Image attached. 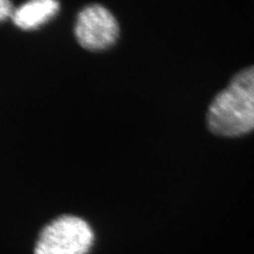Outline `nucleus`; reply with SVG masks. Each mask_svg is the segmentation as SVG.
Segmentation results:
<instances>
[{"label":"nucleus","mask_w":254,"mask_h":254,"mask_svg":"<svg viewBox=\"0 0 254 254\" xmlns=\"http://www.w3.org/2000/svg\"><path fill=\"white\" fill-rule=\"evenodd\" d=\"M207 126L215 135L236 136L254 129V66L239 72L211 103Z\"/></svg>","instance_id":"f257e3e1"},{"label":"nucleus","mask_w":254,"mask_h":254,"mask_svg":"<svg viewBox=\"0 0 254 254\" xmlns=\"http://www.w3.org/2000/svg\"><path fill=\"white\" fill-rule=\"evenodd\" d=\"M94 241L90 224L73 215H63L40 232L34 254H88Z\"/></svg>","instance_id":"f03ea898"},{"label":"nucleus","mask_w":254,"mask_h":254,"mask_svg":"<svg viewBox=\"0 0 254 254\" xmlns=\"http://www.w3.org/2000/svg\"><path fill=\"white\" fill-rule=\"evenodd\" d=\"M74 34L83 48L100 51L117 41L118 23L109 9L97 4L90 5L78 13Z\"/></svg>","instance_id":"7ed1b4c3"},{"label":"nucleus","mask_w":254,"mask_h":254,"mask_svg":"<svg viewBox=\"0 0 254 254\" xmlns=\"http://www.w3.org/2000/svg\"><path fill=\"white\" fill-rule=\"evenodd\" d=\"M59 9L57 0H28L13 11L11 19L21 29H35L53 18Z\"/></svg>","instance_id":"20e7f679"},{"label":"nucleus","mask_w":254,"mask_h":254,"mask_svg":"<svg viewBox=\"0 0 254 254\" xmlns=\"http://www.w3.org/2000/svg\"><path fill=\"white\" fill-rule=\"evenodd\" d=\"M12 8L9 0H0V17L4 21L9 16H12Z\"/></svg>","instance_id":"39448f33"}]
</instances>
